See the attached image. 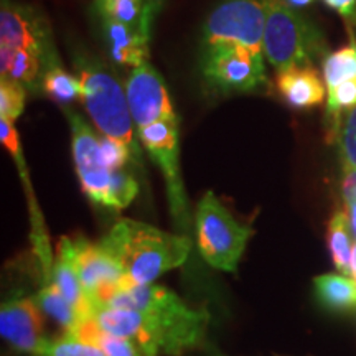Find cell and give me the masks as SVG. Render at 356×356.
I'll return each mask as SVG.
<instances>
[{
  "label": "cell",
  "instance_id": "cell-1",
  "mask_svg": "<svg viewBox=\"0 0 356 356\" xmlns=\"http://www.w3.org/2000/svg\"><path fill=\"white\" fill-rule=\"evenodd\" d=\"M101 304L140 312L154 356H181L202 346L207 338L208 310L193 309L167 287L144 284L119 289Z\"/></svg>",
  "mask_w": 356,
  "mask_h": 356
},
{
  "label": "cell",
  "instance_id": "cell-2",
  "mask_svg": "<svg viewBox=\"0 0 356 356\" xmlns=\"http://www.w3.org/2000/svg\"><path fill=\"white\" fill-rule=\"evenodd\" d=\"M101 246L121 264L127 287L154 284L162 274L184 266L191 251L188 236L129 218L115 222L101 239Z\"/></svg>",
  "mask_w": 356,
  "mask_h": 356
},
{
  "label": "cell",
  "instance_id": "cell-3",
  "mask_svg": "<svg viewBox=\"0 0 356 356\" xmlns=\"http://www.w3.org/2000/svg\"><path fill=\"white\" fill-rule=\"evenodd\" d=\"M81 79V101L89 118L102 136L122 142L134 159L140 160V149L134 136L136 124L129 109L122 83L97 61L83 58L78 63Z\"/></svg>",
  "mask_w": 356,
  "mask_h": 356
},
{
  "label": "cell",
  "instance_id": "cell-4",
  "mask_svg": "<svg viewBox=\"0 0 356 356\" xmlns=\"http://www.w3.org/2000/svg\"><path fill=\"white\" fill-rule=\"evenodd\" d=\"M264 7V56L277 73L310 66L322 37L286 0H261Z\"/></svg>",
  "mask_w": 356,
  "mask_h": 356
},
{
  "label": "cell",
  "instance_id": "cell-5",
  "mask_svg": "<svg viewBox=\"0 0 356 356\" xmlns=\"http://www.w3.org/2000/svg\"><path fill=\"white\" fill-rule=\"evenodd\" d=\"M200 254L211 267L226 273L238 270L239 259L254 229L234 220L213 191H207L195 213Z\"/></svg>",
  "mask_w": 356,
  "mask_h": 356
},
{
  "label": "cell",
  "instance_id": "cell-6",
  "mask_svg": "<svg viewBox=\"0 0 356 356\" xmlns=\"http://www.w3.org/2000/svg\"><path fill=\"white\" fill-rule=\"evenodd\" d=\"M264 25L261 0H222L203 26V47L239 44L264 58Z\"/></svg>",
  "mask_w": 356,
  "mask_h": 356
},
{
  "label": "cell",
  "instance_id": "cell-7",
  "mask_svg": "<svg viewBox=\"0 0 356 356\" xmlns=\"http://www.w3.org/2000/svg\"><path fill=\"white\" fill-rule=\"evenodd\" d=\"M140 144L149 152L150 159L160 167L167 184L168 204L178 229H188L190 210L184 178L180 172V136L177 121H162L137 129Z\"/></svg>",
  "mask_w": 356,
  "mask_h": 356
},
{
  "label": "cell",
  "instance_id": "cell-8",
  "mask_svg": "<svg viewBox=\"0 0 356 356\" xmlns=\"http://www.w3.org/2000/svg\"><path fill=\"white\" fill-rule=\"evenodd\" d=\"M202 73L221 92H249L266 83L264 58L239 44L203 47Z\"/></svg>",
  "mask_w": 356,
  "mask_h": 356
},
{
  "label": "cell",
  "instance_id": "cell-9",
  "mask_svg": "<svg viewBox=\"0 0 356 356\" xmlns=\"http://www.w3.org/2000/svg\"><path fill=\"white\" fill-rule=\"evenodd\" d=\"M0 47L35 53L42 58L43 70L53 61H60L53 47L50 26L43 17L33 8L10 0H2L0 8Z\"/></svg>",
  "mask_w": 356,
  "mask_h": 356
},
{
  "label": "cell",
  "instance_id": "cell-10",
  "mask_svg": "<svg viewBox=\"0 0 356 356\" xmlns=\"http://www.w3.org/2000/svg\"><path fill=\"white\" fill-rule=\"evenodd\" d=\"M71 248L79 280L92 304L106 302L119 289L127 287L121 264L101 246V243L95 244L84 238H76L71 239Z\"/></svg>",
  "mask_w": 356,
  "mask_h": 356
},
{
  "label": "cell",
  "instance_id": "cell-11",
  "mask_svg": "<svg viewBox=\"0 0 356 356\" xmlns=\"http://www.w3.org/2000/svg\"><path fill=\"white\" fill-rule=\"evenodd\" d=\"M126 92L132 121L137 129L178 119L165 83L149 61L132 68L126 83Z\"/></svg>",
  "mask_w": 356,
  "mask_h": 356
},
{
  "label": "cell",
  "instance_id": "cell-12",
  "mask_svg": "<svg viewBox=\"0 0 356 356\" xmlns=\"http://www.w3.org/2000/svg\"><path fill=\"white\" fill-rule=\"evenodd\" d=\"M0 333L19 353L35 356L47 338L43 337V318L37 299L13 297L0 309Z\"/></svg>",
  "mask_w": 356,
  "mask_h": 356
},
{
  "label": "cell",
  "instance_id": "cell-13",
  "mask_svg": "<svg viewBox=\"0 0 356 356\" xmlns=\"http://www.w3.org/2000/svg\"><path fill=\"white\" fill-rule=\"evenodd\" d=\"M104 38L113 61L126 68H137L149 61V37L142 26H132L101 17Z\"/></svg>",
  "mask_w": 356,
  "mask_h": 356
},
{
  "label": "cell",
  "instance_id": "cell-14",
  "mask_svg": "<svg viewBox=\"0 0 356 356\" xmlns=\"http://www.w3.org/2000/svg\"><path fill=\"white\" fill-rule=\"evenodd\" d=\"M0 139H2L3 147H6L8 152L13 155V159H15L17 165H19L22 180H24V184H25V190H26V193H29L30 213H32V228H33L32 239L35 244V252H37L40 264H42L44 279H47V277H50L53 261L55 259H53L50 246H48V238H47V234H44L42 216H40L37 202H35V195H33L32 188H30V181H29V175H26V167H25L24 154H22L19 134H17L13 122L0 119Z\"/></svg>",
  "mask_w": 356,
  "mask_h": 356
},
{
  "label": "cell",
  "instance_id": "cell-15",
  "mask_svg": "<svg viewBox=\"0 0 356 356\" xmlns=\"http://www.w3.org/2000/svg\"><path fill=\"white\" fill-rule=\"evenodd\" d=\"M55 286L60 289L65 299L70 302L79 312L83 320L92 318V309L95 304L84 292L81 280H79L76 266L73 261V248H71V238L63 236L58 244V254L53 261L50 277Z\"/></svg>",
  "mask_w": 356,
  "mask_h": 356
},
{
  "label": "cell",
  "instance_id": "cell-16",
  "mask_svg": "<svg viewBox=\"0 0 356 356\" xmlns=\"http://www.w3.org/2000/svg\"><path fill=\"white\" fill-rule=\"evenodd\" d=\"M277 89L289 106L310 109L327 97V84L312 66H296L277 74Z\"/></svg>",
  "mask_w": 356,
  "mask_h": 356
},
{
  "label": "cell",
  "instance_id": "cell-17",
  "mask_svg": "<svg viewBox=\"0 0 356 356\" xmlns=\"http://www.w3.org/2000/svg\"><path fill=\"white\" fill-rule=\"evenodd\" d=\"M0 73L2 79H10L22 84L26 91L37 92L42 86L43 61L29 50L0 47Z\"/></svg>",
  "mask_w": 356,
  "mask_h": 356
},
{
  "label": "cell",
  "instance_id": "cell-18",
  "mask_svg": "<svg viewBox=\"0 0 356 356\" xmlns=\"http://www.w3.org/2000/svg\"><path fill=\"white\" fill-rule=\"evenodd\" d=\"M318 304L333 314L356 310V280L345 274H322L314 279Z\"/></svg>",
  "mask_w": 356,
  "mask_h": 356
},
{
  "label": "cell",
  "instance_id": "cell-19",
  "mask_svg": "<svg viewBox=\"0 0 356 356\" xmlns=\"http://www.w3.org/2000/svg\"><path fill=\"white\" fill-rule=\"evenodd\" d=\"M66 115H68L71 126V149H73V160L74 165H76V172L102 168L99 160V137L89 127V124L84 122V119L79 114L66 111Z\"/></svg>",
  "mask_w": 356,
  "mask_h": 356
},
{
  "label": "cell",
  "instance_id": "cell-20",
  "mask_svg": "<svg viewBox=\"0 0 356 356\" xmlns=\"http://www.w3.org/2000/svg\"><path fill=\"white\" fill-rule=\"evenodd\" d=\"M327 244L333 264L340 274L351 275V256H353V233L346 211L333 213L327 229Z\"/></svg>",
  "mask_w": 356,
  "mask_h": 356
},
{
  "label": "cell",
  "instance_id": "cell-21",
  "mask_svg": "<svg viewBox=\"0 0 356 356\" xmlns=\"http://www.w3.org/2000/svg\"><path fill=\"white\" fill-rule=\"evenodd\" d=\"M37 304L44 314L55 318L68 335H74L84 322L79 312L65 299V296L60 292V289L55 286L51 279H44L43 287L40 289L37 296Z\"/></svg>",
  "mask_w": 356,
  "mask_h": 356
},
{
  "label": "cell",
  "instance_id": "cell-22",
  "mask_svg": "<svg viewBox=\"0 0 356 356\" xmlns=\"http://www.w3.org/2000/svg\"><path fill=\"white\" fill-rule=\"evenodd\" d=\"M42 88L44 95L60 106L81 99V79L70 74L60 61H53L43 70Z\"/></svg>",
  "mask_w": 356,
  "mask_h": 356
},
{
  "label": "cell",
  "instance_id": "cell-23",
  "mask_svg": "<svg viewBox=\"0 0 356 356\" xmlns=\"http://www.w3.org/2000/svg\"><path fill=\"white\" fill-rule=\"evenodd\" d=\"M74 337L97 345L104 351L106 356H144L139 346L134 343L132 340L111 335V333L102 330L92 318L84 320L78 332L74 333Z\"/></svg>",
  "mask_w": 356,
  "mask_h": 356
},
{
  "label": "cell",
  "instance_id": "cell-24",
  "mask_svg": "<svg viewBox=\"0 0 356 356\" xmlns=\"http://www.w3.org/2000/svg\"><path fill=\"white\" fill-rule=\"evenodd\" d=\"M356 78V43L351 42L340 50L330 53L323 60V79L327 92L338 84Z\"/></svg>",
  "mask_w": 356,
  "mask_h": 356
},
{
  "label": "cell",
  "instance_id": "cell-25",
  "mask_svg": "<svg viewBox=\"0 0 356 356\" xmlns=\"http://www.w3.org/2000/svg\"><path fill=\"white\" fill-rule=\"evenodd\" d=\"M335 140L345 175L356 173V108L350 109L335 126Z\"/></svg>",
  "mask_w": 356,
  "mask_h": 356
},
{
  "label": "cell",
  "instance_id": "cell-26",
  "mask_svg": "<svg viewBox=\"0 0 356 356\" xmlns=\"http://www.w3.org/2000/svg\"><path fill=\"white\" fill-rule=\"evenodd\" d=\"M35 356H106V353L95 343L65 333L63 337L53 340L47 338Z\"/></svg>",
  "mask_w": 356,
  "mask_h": 356
},
{
  "label": "cell",
  "instance_id": "cell-27",
  "mask_svg": "<svg viewBox=\"0 0 356 356\" xmlns=\"http://www.w3.org/2000/svg\"><path fill=\"white\" fill-rule=\"evenodd\" d=\"M139 193V184L131 173L122 170L111 172V184L108 190V198H106V208L113 210H124L134 202V198Z\"/></svg>",
  "mask_w": 356,
  "mask_h": 356
},
{
  "label": "cell",
  "instance_id": "cell-28",
  "mask_svg": "<svg viewBox=\"0 0 356 356\" xmlns=\"http://www.w3.org/2000/svg\"><path fill=\"white\" fill-rule=\"evenodd\" d=\"M99 17L113 19L132 26H142L145 0H104L97 6Z\"/></svg>",
  "mask_w": 356,
  "mask_h": 356
},
{
  "label": "cell",
  "instance_id": "cell-29",
  "mask_svg": "<svg viewBox=\"0 0 356 356\" xmlns=\"http://www.w3.org/2000/svg\"><path fill=\"white\" fill-rule=\"evenodd\" d=\"M26 89L22 84L0 79V119L15 122L25 109Z\"/></svg>",
  "mask_w": 356,
  "mask_h": 356
},
{
  "label": "cell",
  "instance_id": "cell-30",
  "mask_svg": "<svg viewBox=\"0 0 356 356\" xmlns=\"http://www.w3.org/2000/svg\"><path fill=\"white\" fill-rule=\"evenodd\" d=\"M356 108V78L338 84L327 92V113L335 119V126L340 121L341 111Z\"/></svg>",
  "mask_w": 356,
  "mask_h": 356
},
{
  "label": "cell",
  "instance_id": "cell-31",
  "mask_svg": "<svg viewBox=\"0 0 356 356\" xmlns=\"http://www.w3.org/2000/svg\"><path fill=\"white\" fill-rule=\"evenodd\" d=\"M129 159H134V155L127 145H124L122 142L115 139H111V137H101L99 160L102 168H106V170H119V168L126 165Z\"/></svg>",
  "mask_w": 356,
  "mask_h": 356
},
{
  "label": "cell",
  "instance_id": "cell-32",
  "mask_svg": "<svg viewBox=\"0 0 356 356\" xmlns=\"http://www.w3.org/2000/svg\"><path fill=\"white\" fill-rule=\"evenodd\" d=\"M322 2L348 22L356 20V0H322Z\"/></svg>",
  "mask_w": 356,
  "mask_h": 356
},
{
  "label": "cell",
  "instance_id": "cell-33",
  "mask_svg": "<svg viewBox=\"0 0 356 356\" xmlns=\"http://www.w3.org/2000/svg\"><path fill=\"white\" fill-rule=\"evenodd\" d=\"M162 6V0H145V8H144V19H142V29L150 35V25L155 19Z\"/></svg>",
  "mask_w": 356,
  "mask_h": 356
},
{
  "label": "cell",
  "instance_id": "cell-34",
  "mask_svg": "<svg viewBox=\"0 0 356 356\" xmlns=\"http://www.w3.org/2000/svg\"><path fill=\"white\" fill-rule=\"evenodd\" d=\"M345 203H346V215H348L350 220V226H351V233L356 238V195H348L345 197Z\"/></svg>",
  "mask_w": 356,
  "mask_h": 356
},
{
  "label": "cell",
  "instance_id": "cell-35",
  "mask_svg": "<svg viewBox=\"0 0 356 356\" xmlns=\"http://www.w3.org/2000/svg\"><path fill=\"white\" fill-rule=\"evenodd\" d=\"M286 2L289 3V6H292L293 8H300V7H307L310 6L314 0H286Z\"/></svg>",
  "mask_w": 356,
  "mask_h": 356
},
{
  "label": "cell",
  "instance_id": "cell-36",
  "mask_svg": "<svg viewBox=\"0 0 356 356\" xmlns=\"http://www.w3.org/2000/svg\"><path fill=\"white\" fill-rule=\"evenodd\" d=\"M351 277L356 280V243L353 246V256H351Z\"/></svg>",
  "mask_w": 356,
  "mask_h": 356
},
{
  "label": "cell",
  "instance_id": "cell-37",
  "mask_svg": "<svg viewBox=\"0 0 356 356\" xmlns=\"http://www.w3.org/2000/svg\"><path fill=\"white\" fill-rule=\"evenodd\" d=\"M102 2H104V0H95V3H96V7H97V6H101V3H102Z\"/></svg>",
  "mask_w": 356,
  "mask_h": 356
}]
</instances>
